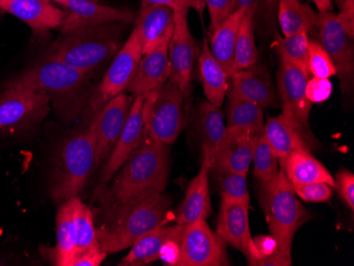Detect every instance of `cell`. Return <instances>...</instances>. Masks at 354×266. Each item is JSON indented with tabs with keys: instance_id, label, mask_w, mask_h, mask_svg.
Returning a JSON list of instances; mask_svg holds the SVG:
<instances>
[{
	"instance_id": "6da1fadb",
	"label": "cell",
	"mask_w": 354,
	"mask_h": 266,
	"mask_svg": "<svg viewBox=\"0 0 354 266\" xmlns=\"http://www.w3.org/2000/svg\"><path fill=\"white\" fill-rule=\"evenodd\" d=\"M170 175V146L146 136L100 194L101 213L111 222L149 196L162 193Z\"/></svg>"
},
{
	"instance_id": "7a4b0ae2",
	"label": "cell",
	"mask_w": 354,
	"mask_h": 266,
	"mask_svg": "<svg viewBox=\"0 0 354 266\" xmlns=\"http://www.w3.org/2000/svg\"><path fill=\"white\" fill-rule=\"evenodd\" d=\"M122 25L125 23L77 28L63 35L49 55L91 77L120 50Z\"/></svg>"
},
{
	"instance_id": "3957f363",
	"label": "cell",
	"mask_w": 354,
	"mask_h": 266,
	"mask_svg": "<svg viewBox=\"0 0 354 266\" xmlns=\"http://www.w3.org/2000/svg\"><path fill=\"white\" fill-rule=\"evenodd\" d=\"M262 208L270 236L284 266L292 265V244L297 230L307 223L310 214L304 207L281 170L275 180L261 186Z\"/></svg>"
},
{
	"instance_id": "277c9868",
	"label": "cell",
	"mask_w": 354,
	"mask_h": 266,
	"mask_svg": "<svg viewBox=\"0 0 354 266\" xmlns=\"http://www.w3.org/2000/svg\"><path fill=\"white\" fill-rule=\"evenodd\" d=\"M170 207L171 198L164 192L140 200L97 229L99 246L107 255L132 247L151 230L166 225Z\"/></svg>"
},
{
	"instance_id": "5b68a950",
	"label": "cell",
	"mask_w": 354,
	"mask_h": 266,
	"mask_svg": "<svg viewBox=\"0 0 354 266\" xmlns=\"http://www.w3.org/2000/svg\"><path fill=\"white\" fill-rule=\"evenodd\" d=\"M95 164V132L91 121L88 126L59 144L51 180V198L61 204L79 196L84 189Z\"/></svg>"
},
{
	"instance_id": "8992f818",
	"label": "cell",
	"mask_w": 354,
	"mask_h": 266,
	"mask_svg": "<svg viewBox=\"0 0 354 266\" xmlns=\"http://www.w3.org/2000/svg\"><path fill=\"white\" fill-rule=\"evenodd\" d=\"M91 77L86 73L48 55L43 61L9 81L5 88L15 87L39 91L47 95L55 105H59V103L73 99L79 100L81 93L86 89Z\"/></svg>"
},
{
	"instance_id": "52a82bcc",
	"label": "cell",
	"mask_w": 354,
	"mask_h": 266,
	"mask_svg": "<svg viewBox=\"0 0 354 266\" xmlns=\"http://www.w3.org/2000/svg\"><path fill=\"white\" fill-rule=\"evenodd\" d=\"M143 98L147 137L168 146L174 144L186 123V100L180 89L168 80L160 91Z\"/></svg>"
},
{
	"instance_id": "ba28073f",
	"label": "cell",
	"mask_w": 354,
	"mask_h": 266,
	"mask_svg": "<svg viewBox=\"0 0 354 266\" xmlns=\"http://www.w3.org/2000/svg\"><path fill=\"white\" fill-rule=\"evenodd\" d=\"M50 111V98L28 88L8 87L0 93V133L13 134L39 124Z\"/></svg>"
},
{
	"instance_id": "9c48e42d",
	"label": "cell",
	"mask_w": 354,
	"mask_h": 266,
	"mask_svg": "<svg viewBox=\"0 0 354 266\" xmlns=\"http://www.w3.org/2000/svg\"><path fill=\"white\" fill-rule=\"evenodd\" d=\"M308 77L288 61L280 59L277 70V89L282 113L307 139L310 149L315 146V138L310 130V113L313 103L306 96Z\"/></svg>"
},
{
	"instance_id": "30bf717a",
	"label": "cell",
	"mask_w": 354,
	"mask_h": 266,
	"mask_svg": "<svg viewBox=\"0 0 354 266\" xmlns=\"http://www.w3.org/2000/svg\"><path fill=\"white\" fill-rule=\"evenodd\" d=\"M317 41L331 57L345 97L354 88V45L333 12H318Z\"/></svg>"
},
{
	"instance_id": "8fae6325",
	"label": "cell",
	"mask_w": 354,
	"mask_h": 266,
	"mask_svg": "<svg viewBox=\"0 0 354 266\" xmlns=\"http://www.w3.org/2000/svg\"><path fill=\"white\" fill-rule=\"evenodd\" d=\"M188 13L189 9L175 10L174 29L169 43L171 65L169 80L178 86L186 102L191 98L194 64L201 53L200 46L189 28Z\"/></svg>"
},
{
	"instance_id": "7c38bea8",
	"label": "cell",
	"mask_w": 354,
	"mask_h": 266,
	"mask_svg": "<svg viewBox=\"0 0 354 266\" xmlns=\"http://www.w3.org/2000/svg\"><path fill=\"white\" fill-rule=\"evenodd\" d=\"M134 98L121 93L109 99L95 113L93 125L95 132V168L109 160L130 115Z\"/></svg>"
},
{
	"instance_id": "4fadbf2b",
	"label": "cell",
	"mask_w": 354,
	"mask_h": 266,
	"mask_svg": "<svg viewBox=\"0 0 354 266\" xmlns=\"http://www.w3.org/2000/svg\"><path fill=\"white\" fill-rule=\"evenodd\" d=\"M180 250L178 266L230 265L225 242L210 229L206 220L186 225Z\"/></svg>"
},
{
	"instance_id": "5bb4252c",
	"label": "cell",
	"mask_w": 354,
	"mask_h": 266,
	"mask_svg": "<svg viewBox=\"0 0 354 266\" xmlns=\"http://www.w3.org/2000/svg\"><path fill=\"white\" fill-rule=\"evenodd\" d=\"M143 101L145 98L142 96L134 97L130 115L127 117L124 128L103 168L100 184L97 189L98 196L106 188L107 184L115 178L121 167L146 138Z\"/></svg>"
},
{
	"instance_id": "9a60e30c",
	"label": "cell",
	"mask_w": 354,
	"mask_h": 266,
	"mask_svg": "<svg viewBox=\"0 0 354 266\" xmlns=\"http://www.w3.org/2000/svg\"><path fill=\"white\" fill-rule=\"evenodd\" d=\"M65 11L63 23L59 26L62 35L77 28L106 23H130L135 19L131 10L118 9L99 3L98 0H53Z\"/></svg>"
},
{
	"instance_id": "2e32d148",
	"label": "cell",
	"mask_w": 354,
	"mask_h": 266,
	"mask_svg": "<svg viewBox=\"0 0 354 266\" xmlns=\"http://www.w3.org/2000/svg\"><path fill=\"white\" fill-rule=\"evenodd\" d=\"M142 43L138 30L134 27L130 37L115 55L111 66L99 85V98L103 102L124 93L132 82L138 68L139 61L142 57Z\"/></svg>"
},
{
	"instance_id": "e0dca14e",
	"label": "cell",
	"mask_w": 354,
	"mask_h": 266,
	"mask_svg": "<svg viewBox=\"0 0 354 266\" xmlns=\"http://www.w3.org/2000/svg\"><path fill=\"white\" fill-rule=\"evenodd\" d=\"M230 95L245 99L262 109L279 106L277 86L272 82L268 68L258 64L234 71L230 75Z\"/></svg>"
},
{
	"instance_id": "ac0fdd59",
	"label": "cell",
	"mask_w": 354,
	"mask_h": 266,
	"mask_svg": "<svg viewBox=\"0 0 354 266\" xmlns=\"http://www.w3.org/2000/svg\"><path fill=\"white\" fill-rule=\"evenodd\" d=\"M248 207V202L222 198L216 234L225 244H230L234 249L243 253L250 262L254 258V248Z\"/></svg>"
},
{
	"instance_id": "d6986e66",
	"label": "cell",
	"mask_w": 354,
	"mask_h": 266,
	"mask_svg": "<svg viewBox=\"0 0 354 266\" xmlns=\"http://www.w3.org/2000/svg\"><path fill=\"white\" fill-rule=\"evenodd\" d=\"M170 39H165L150 53L142 55L132 82L125 91L134 97H146L162 89L171 75L169 59Z\"/></svg>"
},
{
	"instance_id": "ffe728a7",
	"label": "cell",
	"mask_w": 354,
	"mask_h": 266,
	"mask_svg": "<svg viewBox=\"0 0 354 266\" xmlns=\"http://www.w3.org/2000/svg\"><path fill=\"white\" fill-rule=\"evenodd\" d=\"M0 10L27 23L37 35L59 28L65 17L64 10L46 0H0Z\"/></svg>"
},
{
	"instance_id": "44dd1931",
	"label": "cell",
	"mask_w": 354,
	"mask_h": 266,
	"mask_svg": "<svg viewBox=\"0 0 354 266\" xmlns=\"http://www.w3.org/2000/svg\"><path fill=\"white\" fill-rule=\"evenodd\" d=\"M252 162V135L226 126V134L214 160V172L248 174Z\"/></svg>"
},
{
	"instance_id": "7402d4cb",
	"label": "cell",
	"mask_w": 354,
	"mask_h": 266,
	"mask_svg": "<svg viewBox=\"0 0 354 266\" xmlns=\"http://www.w3.org/2000/svg\"><path fill=\"white\" fill-rule=\"evenodd\" d=\"M134 27L138 30L142 53H150L159 44L171 39L174 29V10L167 6H151L140 9Z\"/></svg>"
},
{
	"instance_id": "603a6c76",
	"label": "cell",
	"mask_w": 354,
	"mask_h": 266,
	"mask_svg": "<svg viewBox=\"0 0 354 266\" xmlns=\"http://www.w3.org/2000/svg\"><path fill=\"white\" fill-rule=\"evenodd\" d=\"M207 164L201 166L190 184L187 187L184 200L177 209L176 224L189 225L204 221L212 214V198L209 192V172Z\"/></svg>"
},
{
	"instance_id": "cb8c5ba5",
	"label": "cell",
	"mask_w": 354,
	"mask_h": 266,
	"mask_svg": "<svg viewBox=\"0 0 354 266\" xmlns=\"http://www.w3.org/2000/svg\"><path fill=\"white\" fill-rule=\"evenodd\" d=\"M279 160L282 172L293 186L326 182L334 188L333 176L319 160L312 156L310 150L293 151Z\"/></svg>"
},
{
	"instance_id": "d4e9b609",
	"label": "cell",
	"mask_w": 354,
	"mask_h": 266,
	"mask_svg": "<svg viewBox=\"0 0 354 266\" xmlns=\"http://www.w3.org/2000/svg\"><path fill=\"white\" fill-rule=\"evenodd\" d=\"M198 73L207 101L221 107L230 91V75L216 61L209 47L208 35H205L198 57Z\"/></svg>"
},
{
	"instance_id": "484cf974",
	"label": "cell",
	"mask_w": 354,
	"mask_h": 266,
	"mask_svg": "<svg viewBox=\"0 0 354 266\" xmlns=\"http://www.w3.org/2000/svg\"><path fill=\"white\" fill-rule=\"evenodd\" d=\"M186 225L160 226L151 230L131 247L129 255L120 265H143L159 260V254L165 244L170 240H180Z\"/></svg>"
},
{
	"instance_id": "4316f807",
	"label": "cell",
	"mask_w": 354,
	"mask_h": 266,
	"mask_svg": "<svg viewBox=\"0 0 354 266\" xmlns=\"http://www.w3.org/2000/svg\"><path fill=\"white\" fill-rule=\"evenodd\" d=\"M198 124L202 139L203 164H207L212 170L218 149L226 134L224 114L221 107L208 101L201 103Z\"/></svg>"
},
{
	"instance_id": "83f0119b",
	"label": "cell",
	"mask_w": 354,
	"mask_h": 266,
	"mask_svg": "<svg viewBox=\"0 0 354 266\" xmlns=\"http://www.w3.org/2000/svg\"><path fill=\"white\" fill-rule=\"evenodd\" d=\"M264 136L278 160L296 150H310L307 139L283 114L270 117L264 123Z\"/></svg>"
},
{
	"instance_id": "f1b7e54d",
	"label": "cell",
	"mask_w": 354,
	"mask_h": 266,
	"mask_svg": "<svg viewBox=\"0 0 354 266\" xmlns=\"http://www.w3.org/2000/svg\"><path fill=\"white\" fill-rule=\"evenodd\" d=\"M244 12L245 9H236L227 19L218 23L212 32L208 33L210 50L228 75L232 73L234 66V48Z\"/></svg>"
},
{
	"instance_id": "f546056e",
	"label": "cell",
	"mask_w": 354,
	"mask_h": 266,
	"mask_svg": "<svg viewBox=\"0 0 354 266\" xmlns=\"http://www.w3.org/2000/svg\"><path fill=\"white\" fill-rule=\"evenodd\" d=\"M277 23L283 37L309 33L318 23V12L301 0H278Z\"/></svg>"
},
{
	"instance_id": "4dcf8cb0",
	"label": "cell",
	"mask_w": 354,
	"mask_h": 266,
	"mask_svg": "<svg viewBox=\"0 0 354 266\" xmlns=\"http://www.w3.org/2000/svg\"><path fill=\"white\" fill-rule=\"evenodd\" d=\"M77 256L73 222V198L61 202L57 216V245L53 250L55 265L73 266Z\"/></svg>"
},
{
	"instance_id": "1f68e13d",
	"label": "cell",
	"mask_w": 354,
	"mask_h": 266,
	"mask_svg": "<svg viewBox=\"0 0 354 266\" xmlns=\"http://www.w3.org/2000/svg\"><path fill=\"white\" fill-rule=\"evenodd\" d=\"M264 123L261 107L228 93L227 128L246 131L254 136L263 133Z\"/></svg>"
},
{
	"instance_id": "d6a6232c",
	"label": "cell",
	"mask_w": 354,
	"mask_h": 266,
	"mask_svg": "<svg viewBox=\"0 0 354 266\" xmlns=\"http://www.w3.org/2000/svg\"><path fill=\"white\" fill-rule=\"evenodd\" d=\"M254 30L256 28L254 15L250 10L245 9L243 19L239 28L232 73L241 69L248 68L258 61L259 53L254 41Z\"/></svg>"
},
{
	"instance_id": "836d02e7",
	"label": "cell",
	"mask_w": 354,
	"mask_h": 266,
	"mask_svg": "<svg viewBox=\"0 0 354 266\" xmlns=\"http://www.w3.org/2000/svg\"><path fill=\"white\" fill-rule=\"evenodd\" d=\"M73 222L77 256L93 246L98 245L93 212L77 196L73 198Z\"/></svg>"
},
{
	"instance_id": "e575fe53",
	"label": "cell",
	"mask_w": 354,
	"mask_h": 266,
	"mask_svg": "<svg viewBox=\"0 0 354 266\" xmlns=\"http://www.w3.org/2000/svg\"><path fill=\"white\" fill-rule=\"evenodd\" d=\"M252 162H254V178L259 180L261 186L275 180L279 173L278 158L268 146L264 133L252 136Z\"/></svg>"
},
{
	"instance_id": "d590c367",
	"label": "cell",
	"mask_w": 354,
	"mask_h": 266,
	"mask_svg": "<svg viewBox=\"0 0 354 266\" xmlns=\"http://www.w3.org/2000/svg\"><path fill=\"white\" fill-rule=\"evenodd\" d=\"M309 33L300 32L291 37L276 35V50L279 53L280 59L288 61L290 64L299 68L310 77L308 68V55H309Z\"/></svg>"
},
{
	"instance_id": "8d00e7d4",
	"label": "cell",
	"mask_w": 354,
	"mask_h": 266,
	"mask_svg": "<svg viewBox=\"0 0 354 266\" xmlns=\"http://www.w3.org/2000/svg\"><path fill=\"white\" fill-rule=\"evenodd\" d=\"M236 9H248L252 11L254 28L256 25H259L260 29L264 31L275 29L278 0H236Z\"/></svg>"
},
{
	"instance_id": "74e56055",
	"label": "cell",
	"mask_w": 354,
	"mask_h": 266,
	"mask_svg": "<svg viewBox=\"0 0 354 266\" xmlns=\"http://www.w3.org/2000/svg\"><path fill=\"white\" fill-rule=\"evenodd\" d=\"M216 173L222 198L250 204L246 174L234 173V172H216Z\"/></svg>"
},
{
	"instance_id": "f35d334b",
	"label": "cell",
	"mask_w": 354,
	"mask_h": 266,
	"mask_svg": "<svg viewBox=\"0 0 354 266\" xmlns=\"http://www.w3.org/2000/svg\"><path fill=\"white\" fill-rule=\"evenodd\" d=\"M308 68H309L310 77L312 75L315 77L330 79L336 75L335 66L331 57L317 39H309Z\"/></svg>"
},
{
	"instance_id": "ab89813d",
	"label": "cell",
	"mask_w": 354,
	"mask_h": 266,
	"mask_svg": "<svg viewBox=\"0 0 354 266\" xmlns=\"http://www.w3.org/2000/svg\"><path fill=\"white\" fill-rule=\"evenodd\" d=\"M293 189L298 198L309 202H328L333 194V187L326 182L295 184L293 186Z\"/></svg>"
},
{
	"instance_id": "60d3db41",
	"label": "cell",
	"mask_w": 354,
	"mask_h": 266,
	"mask_svg": "<svg viewBox=\"0 0 354 266\" xmlns=\"http://www.w3.org/2000/svg\"><path fill=\"white\" fill-rule=\"evenodd\" d=\"M208 9L210 17L209 32H212L218 23L232 15L236 9V0H202Z\"/></svg>"
},
{
	"instance_id": "b9f144b4",
	"label": "cell",
	"mask_w": 354,
	"mask_h": 266,
	"mask_svg": "<svg viewBox=\"0 0 354 266\" xmlns=\"http://www.w3.org/2000/svg\"><path fill=\"white\" fill-rule=\"evenodd\" d=\"M333 91V85H332L330 79H324V77H315L309 79L306 86V96L310 102L323 103L327 101L331 97Z\"/></svg>"
},
{
	"instance_id": "7bdbcfd3",
	"label": "cell",
	"mask_w": 354,
	"mask_h": 266,
	"mask_svg": "<svg viewBox=\"0 0 354 266\" xmlns=\"http://www.w3.org/2000/svg\"><path fill=\"white\" fill-rule=\"evenodd\" d=\"M334 188L337 189L342 200L350 210H354V174L350 171L342 169L334 178Z\"/></svg>"
},
{
	"instance_id": "ee69618b",
	"label": "cell",
	"mask_w": 354,
	"mask_h": 266,
	"mask_svg": "<svg viewBox=\"0 0 354 266\" xmlns=\"http://www.w3.org/2000/svg\"><path fill=\"white\" fill-rule=\"evenodd\" d=\"M333 3L339 8L336 14L342 27L345 30L348 37L354 39V0H334Z\"/></svg>"
},
{
	"instance_id": "f6af8a7d",
	"label": "cell",
	"mask_w": 354,
	"mask_h": 266,
	"mask_svg": "<svg viewBox=\"0 0 354 266\" xmlns=\"http://www.w3.org/2000/svg\"><path fill=\"white\" fill-rule=\"evenodd\" d=\"M107 254L95 245L77 255L73 262V266H99L106 259Z\"/></svg>"
},
{
	"instance_id": "bcb514c9",
	"label": "cell",
	"mask_w": 354,
	"mask_h": 266,
	"mask_svg": "<svg viewBox=\"0 0 354 266\" xmlns=\"http://www.w3.org/2000/svg\"><path fill=\"white\" fill-rule=\"evenodd\" d=\"M204 3L200 0H141V9L151 6H167L173 10L189 9L196 8L201 11Z\"/></svg>"
},
{
	"instance_id": "7dc6e473",
	"label": "cell",
	"mask_w": 354,
	"mask_h": 266,
	"mask_svg": "<svg viewBox=\"0 0 354 266\" xmlns=\"http://www.w3.org/2000/svg\"><path fill=\"white\" fill-rule=\"evenodd\" d=\"M180 240H170L165 244L162 251L159 254V259L162 260L168 265L178 266L182 256L180 250Z\"/></svg>"
},
{
	"instance_id": "c3c4849f",
	"label": "cell",
	"mask_w": 354,
	"mask_h": 266,
	"mask_svg": "<svg viewBox=\"0 0 354 266\" xmlns=\"http://www.w3.org/2000/svg\"><path fill=\"white\" fill-rule=\"evenodd\" d=\"M319 13L333 12V0H311Z\"/></svg>"
},
{
	"instance_id": "681fc988",
	"label": "cell",
	"mask_w": 354,
	"mask_h": 266,
	"mask_svg": "<svg viewBox=\"0 0 354 266\" xmlns=\"http://www.w3.org/2000/svg\"><path fill=\"white\" fill-rule=\"evenodd\" d=\"M46 1H53V0H46Z\"/></svg>"
},
{
	"instance_id": "f907efd6",
	"label": "cell",
	"mask_w": 354,
	"mask_h": 266,
	"mask_svg": "<svg viewBox=\"0 0 354 266\" xmlns=\"http://www.w3.org/2000/svg\"><path fill=\"white\" fill-rule=\"evenodd\" d=\"M301 1H304V0H301Z\"/></svg>"
}]
</instances>
